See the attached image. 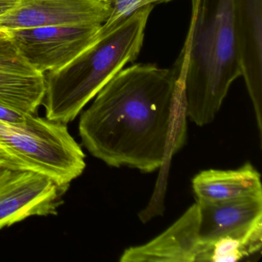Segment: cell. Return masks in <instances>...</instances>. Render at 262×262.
Segmentation results:
<instances>
[{
    "label": "cell",
    "instance_id": "1",
    "mask_svg": "<svg viewBox=\"0 0 262 262\" xmlns=\"http://www.w3.org/2000/svg\"><path fill=\"white\" fill-rule=\"evenodd\" d=\"M79 132L88 151L108 166L162 168L187 140L179 59L170 70L151 63L122 69L82 113Z\"/></svg>",
    "mask_w": 262,
    "mask_h": 262
},
{
    "label": "cell",
    "instance_id": "2",
    "mask_svg": "<svg viewBox=\"0 0 262 262\" xmlns=\"http://www.w3.org/2000/svg\"><path fill=\"white\" fill-rule=\"evenodd\" d=\"M187 119L211 123L241 76L234 0H191V17L179 57Z\"/></svg>",
    "mask_w": 262,
    "mask_h": 262
},
{
    "label": "cell",
    "instance_id": "3",
    "mask_svg": "<svg viewBox=\"0 0 262 262\" xmlns=\"http://www.w3.org/2000/svg\"><path fill=\"white\" fill-rule=\"evenodd\" d=\"M155 6L136 10L116 29L100 36L65 67L45 74L46 117L73 122L104 85L139 57Z\"/></svg>",
    "mask_w": 262,
    "mask_h": 262
},
{
    "label": "cell",
    "instance_id": "4",
    "mask_svg": "<svg viewBox=\"0 0 262 262\" xmlns=\"http://www.w3.org/2000/svg\"><path fill=\"white\" fill-rule=\"evenodd\" d=\"M85 159L66 124L36 114L20 123L0 120V167L37 173L69 188L83 173Z\"/></svg>",
    "mask_w": 262,
    "mask_h": 262
},
{
    "label": "cell",
    "instance_id": "5",
    "mask_svg": "<svg viewBox=\"0 0 262 262\" xmlns=\"http://www.w3.org/2000/svg\"><path fill=\"white\" fill-rule=\"evenodd\" d=\"M102 26L36 27L7 33L27 62L45 75L65 67L90 47Z\"/></svg>",
    "mask_w": 262,
    "mask_h": 262
},
{
    "label": "cell",
    "instance_id": "6",
    "mask_svg": "<svg viewBox=\"0 0 262 262\" xmlns=\"http://www.w3.org/2000/svg\"><path fill=\"white\" fill-rule=\"evenodd\" d=\"M68 189L37 173L0 167V230L33 216L56 215Z\"/></svg>",
    "mask_w": 262,
    "mask_h": 262
},
{
    "label": "cell",
    "instance_id": "7",
    "mask_svg": "<svg viewBox=\"0 0 262 262\" xmlns=\"http://www.w3.org/2000/svg\"><path fill=\"white\" fill-rule=\"evenodd\" d=\"M111 12L108 0H19L0 17V30L102 26Z\"/></svg>",
    "mask_w": 262,
    "mask_h": 262
},
{
    "label": "cell",
    "instance_id": "8",
    "mask_svg": "<svg viewBox=\"0 0 262 262\" xmlns=\"http://www.w3.org/2000/svg\"><path fill=\"white\" fill-rule=\"evenodd\" d=\"M234 23L241 76L261 133L262 0H234Z\"/></svg>",
    "mask_w": 262,
    "mask_h": 262
},
{
    "label": "cell",
    "instance_id": "9",
    "mask_svg": "<svg viewBox=\"0 0 262 262\" xmlns=\"http://www.w3.org/2000/svg\"><path fill=\"white\" fill-rule=\"evenodd\" d=\"M203 245L199 234V210L193 204L165 231L142 245L130 247L121 262H200Z\"/></svg>",
    "mask_w": 262,
    "mask_h": 262
},
{
    "label": "cell",
    "instance_id": "10",
    "mask_svg": "<svg viewBox=\"0 0 262 262\" xmlns=\"http://www.w3.org/2000/svg\"><path fill=\"white\" fill-rule=\"evenodd\" d=\"M45 93V75L27 62L11 39L0 36V105L36 114Z\"/></svg>",
    "mask_w": 262,
    "mask_h": 262
},
{
    "label": "cell",
    "instance_id": "11",
    "mask_svg": "<svg viewBox=\"0 0 262 262\" xmlns=\"http://www.w3.org/2000/svg\"><path fill=\"white\" fill-rule=\"evenodd\" d=\"M196 203L202 245L243 229L262 217V197L216 202L197 199Z\"/></svg>",
    "mask_w": 262,
    "mask_h": 262
},
{
    "label": "cell",
    "instance_id": "12",
    "mask_svg": "<svg viewBox=\"0 0 262 262\" xmlns=\"http://www.w3.org/2000/svg\"><path fill=\"white\" fill-rule=\"evenodd\" d=\"M191 185L197 199L208 202L262 197L260 173L250 162L237 169L204 170L193 178Z\"/></svg>",
    "mask_w": 262,
    "mask_h": 262
},
{
    "label": "cell",
    "instance_id": "13",
    "mask_svg": "<svg viewBox=\"0 0 262 262\" xmlns=\"http://www.w3.org/2000/svg\"><path fill=\"white\" fill-rule=\"evenodd\" d=\"M262 248V217L249 226L204 244L201 262H234L254 255Z\"/></svg>",
    "mask_w": 262,
    "mask_h": 262
},
{
    "label": "cell",
    "instance_id": "14",
    "mask_svg": "<svg viewBox=\"0 0 262 262\" xmlns=\"http://www.w3.org/2000/svg\"><path fill=\"white\" fill-rule=\"evenodd\" d=\"M173 0H108L111 7V14L106 22L101 27L99 35L104 36L119 27L136 10L148 5L169 3Z\"/></svg>",
    "mask_w": 262,
    "mask_h": 262
},
{
    "label": "cell",
    "instance_id": "15",
    "mask_svg": "<svg viewBox=\"0 0 262 262\" xmlns=\"http://www.w3.org/2000/svg\"><path fill=\"white\" fill-rule=\"evenodd\" d=\"M27 113L11 110L4 105H0V120L10 123H20L27 119Z\"/></svg>",
    "mask_w": 262,
    "mask_h": 262
},
{
    "label": "cell",
    "instance_id": "16",
    "mask_svg": "<svg viewBox=\"0 0 262 262\" xmlns=\"http://www.w3.org/2000/svg\"><path fill=\"white\" fill-rule=\"evenodd\" d=\"M19 0H0V17L13 10Z\"/></svg>",
    "mask_w": 262,
    "mask_h": 262
}]
</instances>
